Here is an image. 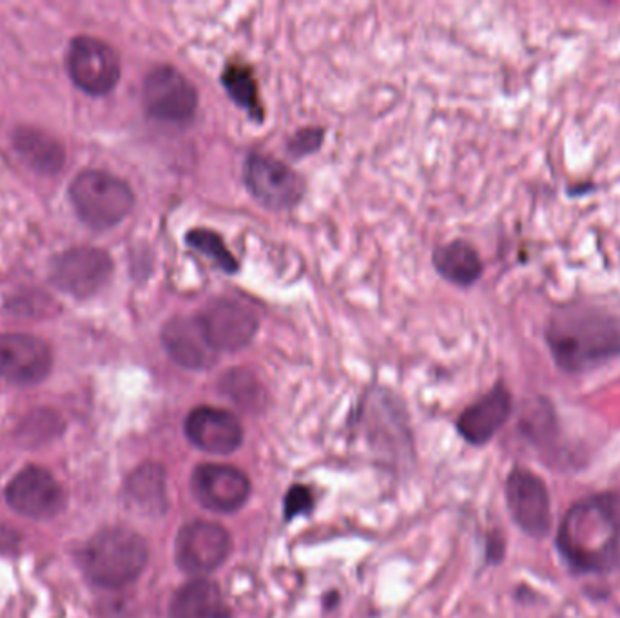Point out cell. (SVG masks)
Listing matches in <instances>:
<instances>
[{"label": "cell", "instance_id": "6da1fadb", "mask_svg": "<svg viewBox=\"0 0 620 618\" xmlns=\"http://www.w3.org/2000/svg\"><path fill=\"white\" fill-rule=\"evenodd\" d=\"M555 542L571 571L613 574L620 568V493L604 491L573 504Z\"/></svg>", "mask_w": 620, "mask_h": 618}, {"label": "cell", "instance_id": "e0dca14e", "mask_svg": "<svg viewBox=\"0 0 620 618\" xmlns=\"http://www.w3.org/2000/svg\"><path fill=\"white\" fill-rule=\"evenodd\" d=\"M162 345L169 358L183 369L207 370L218 361L217 350L207 342L194 316L172 318L162 331Z\"/></svg>", "mask_w": 620, "mask_h": 618}, {"label": "cell", "instance_id": "d6986e66", "mask_svg": "<svg viewBox=\"0 0 620 618\" xmlns=\"http://www.w3.org/2000/svg\"><path fill=\"white\" fill-rule=\"evenodd\" d=\"M432 263L439 276L460 287H472L481 280L485 271L481 256L476 247L465 240L439 245L438 249L434 250Z\"/></svg>", "mask_w": 620, "mask_h": 618}, {"label": "cell", "instance_id": "2e32d148", "mask_svg": "<svg viewBox=\"0 0 620 618\" xmlns=\"http://www.w3.org/2000/svg\"><path fill=\"white\" fill-rule=\"evenodd\" d=\"M512 409V394L503 383H499L460 415L457 430L470 445H487L509 420Z\"/></svg>", "mask_w": 620, "mask_h": 618}, {"label": "cell", "instance_id": "8fae6325", "mask_svg": "<svg viewBox=\"0 0 620 618\" xmlns=\"http://www.w3.org/2000/svg\"><path fill=\"white\" fill-rule=\"evenodd\" d=\"M233 548L229 531L211 520H193L182 526L175 541L178 568L194 577L212 574L228 561Z\"/></svg>", "mask_w": 620, "mask_h": 618}, {"label": "cell", "instance_id": "603a6c76", "mask_svg": "<svg viewBox=\"0 0 620 618\" xmlns=\"http://www.w3.org/2000/svg\"><path fill=\"white\" fill-rule=\"evenodd\" d=\"M185 242L189 243V247L198 250L199 255L209 258L220 271L228 272V274L238 272V260L228 249V245L218 232L207 231V229H193V231L188 232Z\"/></svg>", "mask_w": 620, "mask_h": 618}, {"label": "cell", "instance_id": "cb8c5ba5", "mask_svg": "<svg viewBox=\"0 0 620 618\" xmlns=\"http://www.w3.org/2000/svg\"><path fill=\"white\" fill-rule=\"evenodd\" d=\"M323 129L305 128L299 129L296 133L288 140V153L293 156H307L314 151L322 147Z\"/></svg>", "mask_w": 620, "mask_h": 618}, {"label": "cell", "instance_id": "44dd1931", "mask_svg": "<svg viewBox=\"0 0 620 618\" xmlns=\"http://www.w3.org/2000/svg\"><path fill=\"white\" fill-rule=\"evenodd\" d=\"M15 147L28 162L29 166L35 167L40 172H55L61 169L64 164V150L53 137L46 134L44 131H34V129H24L15 139Z\"/></svg>", "mask_w": 620, "mask_h": 618}, {"label": "cell", "instance_id": "484cf974", "mask_svg": "<svg viewBox=\"0 0 620 618\" xmlns=\"http://www.w3.org/2000/svg\"><path fill=\"white\" fill-rule=\"evenodd\" d=\"M503 553H504V546H503V541H501V539H498V541H490V544H488V558H490V561H501V557H503Z\"/></svg>", "mask_w": 620, "mask_h": 618}, {"label": "cell", "instance_id": "4fadbf2b", "mask_svg": "<svg viewBox=\"0 0 620 618\" xmlns=\"http://www.w3.org/2000/svg\"><path fill=\"white\" fill-rule=\"evenodd\" d=\"M53 369L50 345L23 332L0 334V377L17 387H34L44 382Z\"/></svg>", "mask_w": 620, "mask_h": 618}, {"label": "cell", "instance_id": "ba28073f", "mask_svg": "<svg viewBox=\"0 0 620 618\" xmlns=\"http://www.w3.org/2000/svg\"><path fill=\"white\" fill-rule=\"evenodd\" d=\"M66 66L75 86L93 96L112 93L122 73L117 51L104 40L86 35L69 44Z\"/></svg>", "mask_w": 620, "mask_h": 618}, {"label": "cell", "instance_id": "7a4b0ae2", "mask_svg": "<svg viewBox=\"0 0 620 618\" xmlns=\"http://www.w3.org/2000/svg\"><path fill=\"white\" fill-rule=\"evenodd\" d=\"M544 337L555 364L566 374H584L620 356V314L597 305L555 309Z\"/></svg>", "mask_w": 620, "mask_h": 618}, {"label": "cell", "instance_id": "5b68a950", "mask_svg": "<svg viewBox=\"0 0 620 618\" xmlns=\"http://www.w3.org/2000/svg\"><path fill=\"white\" fill-rule=\"evenodd\" d=\"M144 107L151 118L175 126L193 120L198 111V89L180 69L169 64L147 73L142 88Z\"/></svg>", "mask_w": 620, "mask_h": 618}, {"label": "cell", "instance_id": "9c48e42d", "mask_svg": "<svg viewBox=\"0 0 620 618\" xmlns=\"http://www.w3.org/2000/svg\"><path fill=\"white\" fill-rule=\"evenodd\" d=\"M7 503L13 512L31 520H51L64 512L67 495L50 469L26 466L7 486Z\"/></svg>", "mask_w": 620, "mask_h": 618}, {"label": "cell", "instance_id": "d4e9b609", "mask_svg": "<svg viewBox=\"0 0 620 618\" xmlns=\"http://www.w3.org/2000/svg\"><path fill=\"white\" fill-rule=\"evenodd\" d=\"M310 506H312V495L305 486H294L293 490L288 491L285 498V515L288 519L305 514Z\"/></svg>", "mask_w": 620, "mask_h": 618}, {"label": "cell", "instance_id": "5bb4252c", "mask_svg": "<svg viewBox=\"0 0 620 618\" xmlns=\"http://www.w3.org/2000/svg\"><path fill=\"white\" fill-rule=\"evenodd\" d=\"M191 490L202 508L233 514L247 503L250 480L242 469L229 464L205 463L194 468Z\"/></svg>", "mask_w": 620, "mask_h": 618}, {"label": "cell", "instance_id": "ffe728a7", "mask_svg": "<svg viewBox=\"0 0 620 618\" xmlns=\"http://www.w3.org/2000/svg\"><path fill=\"white\" fill-rule=\"evenodd\" d=\"M126 493L140 512L147 515L164 514L167 510L166 472L160 464H142L129 475Z\"/></svg>", "mask_w": 620, "mask_h": 618}, {"label": "cell", "instance_id": "8992f818", "mask_svg": "<svg viewBox=\"0 0 620 618\" xmlns=\"http://www.w3.org/2000/svg\"><path fill=\"white\" fill-rule=\"evenodd\" d=\"M207 342L218 353L238 352L250 345L260 318L250 305L234 298H215L194 314Z\"/></svg>", "mask_w": 620, "mask_h": 618}, {"label": "cell", "instance_id": "52a82bcc", "mask_svg": "<svg viewBox=\"0 0 620 618\" xmlns=\"http://www.w3.org/2000/svg\"><path fill=\"white\" fill-rule=\"evenodd\" d=\"M244 183L250 196L271 210H288L303 199L307 183L299 172L274 156L253 153L244 164Z\"/></svg>", "mask_w": 620, "mask_h": 618}, {"label": "cell", "instance_id": "9a60e30c", "mask_svg": "<svg viewBox=\"0 0 620 618\" xmlns=\"http://www.w3.org/2000/svg\"><path fill=\"white\" fill-rule=\"evenodd\" d=\"M185 436L194 447L212 455H228L244 441V428L238 417L217 407H198L185 420Z\"/></svg>", "mask_w": 620, "mask_h": 618}, {"label": "cell", "instance_id": "7c38bea8", "mask_svg": "<svg viewBox=\"0 0 620 618\" xmlns=\"http://www.w3.org/2000/svg\"><path fill=\"white\" fill-rule=\"evenodd\" d=\"M113 276L112 256L96 247H75L56 256L51 266V282L62 293L89 298L106 287Z\"/></svg>", "mask_w": 620, "mask_h": 618}, {"label": "cell", "instance_id": "30bf717a", "mask_svg": "<svg viewBox=\"0 0 620 618\" xmlns=\"http://www.w3.org/2000/svg\"><path fill=\"white\" fill-rule=\"evenodd\" d=\"M506 504L519 530L544 539L552 530V499L543 477L528 468H514L506 479Z\"/></svg>", "mask_w": 620, "mask_h": 618}, {"label": "cell", "instance_id": "3957f363", "mask_svg": "<svg viewBox=\"0 0 620 618\" xmlns=\"http://www.w3.org/2000/svg\"><path fill=\"white\" fill-rule=\"evenodd\" d=\"M147 563L150 548L144 539L126 528L99 531L78 553L83 577L100 590H122L133 584Z\"/></svg>", "mask_w": 620, "mask_h": 618}, {"label": "cell", "instance_id": "277c9868", "mask_svg": "<svg viewBox=\"0 0 620 618\" xmlns=\"http://www.w3.org/2000/svg\"><path fill=\"white\" fill-rule=\"evenodd\" d=\"M69 198L78 218L93 229H112L128 218L134 207L133 189L112 172L89 169L69 185Z\"/></svg>", "mask_w": 620, "mask_h": 618}, {"label": "cell", "instance_id": "ac0fdd59", "mask_svg": "<svg viewBox=\"0 0 620 618\" xmlns=\"http://www.w3.org/2000/svg\"><path fill=\"white\" fill-rule=\"evenodd\" d=\"M167 615L169 618H231V609L215 582L196 579L172 595Z\"/></svg>", "mask_w": 620, "mask_h": 618}, {"label": "cell", "instance_id": "7402d4cb", "mask_svg": "<svg viewBox=\"0 0 620 618\" xmlns=\"http://www.w3.org/2000/svg\"><path fill=\"white\" fill-rule=\"evenodd\" d=\"M222 83L229 96L234 100V104L247 111L250 116L261 120L263 107L258 96V83H256L255 73L249 66L242 62H231L222 73Z\"/></svg>", "mask_w": 620, "mask_h": 618}]
</instances>
